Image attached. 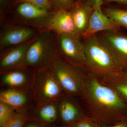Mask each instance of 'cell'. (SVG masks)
Wrapping results in <instances>:
<instances>
[{"instance_id":"obj_26","label":"cell","mask_w":127,"mask_h":127,"mask_svg":"<svg viewBox=\"0 0 127 127\" xmlns=\"http://www.w3.org/2000/svg\"><path fill=\"white\" fill-rule=\"evenodd\" d=\"M87 3L92 7L96 3L102 4V0H88Z\"/></svg>"},{"instance_id":"obj_18","label":"cell","mask_w":127,"mask_h":127,"mask_svg":"<svg viewBox=\"0 0 127 127\" xmlns=\"http://www.w3.org/2000/svg\"><path fill=\"white\" fill-rule=\"evenodd\" d=\"M54 102L39 104L40 107L38 111L39 117L42 121L47 123H52L56 119L58 109Z\"/></svg>"},{"instance_id":"obj_25","label":"cell","mask_w":127,"mask_h":127,"mask_svg":"<svg viewBox=\"0 0 127 127\" xmlns=\"http://www.w3.org/2000/svg\"><path fill=\"white\" fill-rule=\"evenodd\" d=\"M101 127H127V120H124L114 125L102 126Z\"/></svg>"},{"instance_id":"obj_30","label":"cell","mask_w":127,"mask_h":127,"mask_svg":"<svg viewBox=\"0 0 127 127\" xmlns=\"http://www.w3.org/2000/svg\"><path fill=\"white\" fill-rule=\"evenodd\" d=\"M73 127V126H72V125H71V126H67V127Z\"/></svg>"},{"instance_id":"obj_24","label":"cell","mask_w":127,"mask_h":127,"mask_svg":"<svg viewBox=\"0 0 127 127\" xmlns=\"http://www.w3.org/2000/svg\"><path fill=\"white\" fill-rule=\"evenodd\" d=\"M24 2L31 3L49 10L52 7L50 0H15L14 3L17 4Z\"/></svg>"},{"instance_id":"obj_27","label":"cell","mask_w":127,"mask_h":127,"mask_svg":"<svg viewBox=\"0 0 127 127\" xmlns=\"http://www.w3.org/2000/svg\"><path fill=\"white\" fill-rule=\"evenodd\" d=\"M11 0H0L1 7L4 8L10 3Z\"/></svg>"},{"instance_id":"obj_28","label":"cell","mask_w":127,"mask_h":127,"mask_svg":"<svg viewBox=\"0 0 127 127\" xmlns=\"http://www.w3.org/2000/svg\"><path fill=\"white\" fill-rule=\"evenodd\" d=\"M107 2H117L123 3V4H127V0H105Z\"/></svg>"},{"instance_id":"obj_17","label":"cell","mask_w":127,"mask_h":127,"mask_svg":"<svg viewBox=\"0 0 127 127\" xmlns=\"http://www.w3.org/2000/svg\"><path fill=\"white\" fill-rule=\"evenodd\" d=\"M27 96L16 89H8L0 93V101L14 108H21L27 103Z\"/></svg>"},{"instance_id":"obj_22","label":"cell","mask_w":127,"mask_h":127,"mask_svg":"<svg viewBox=\"0 0 127 127\" xmlns=\"http://www.w3.org/2000/svg\"><path fill=\"white\" fill-rule=\"evenodd\" d=\"M72 126L73 127H101L97 121L88 116L74 123Z\"/></svg>"},{"instance_id":"obj_13","label":"cell","mask_w":127,"mask_h":127,"mask_svg":"<svg viewBox=\"0 0 127 127\" xmlns=\"http://www.w3.org/2000/svg\"><path fill=\"white\" fill-rule=\"evenodd\" d=\"M93 11V7L82 2L75 3L70 11L76 32L81 36L86 30Z\"/></svg>"},{"instance_id":"obj_1","label":"cell","mask_w":127,"mask_h":127,"mask_svg":"<svg viewBox=\"0 0 127 127\" xmlns=\"http://www.w3.org/2000/svg\"><path fill=\"white\" fill-rule=\"evenodd\" d=\"M79 97L87 115L96 119L101 127L127 120L124 113L127 106L123 99L113 89L88 71Z\"/></svg>"},{"instance_id":"obj_16","label":"cell","mask_w":127,"mask_h":127,"mask_svg":"<svg viewBox=\"0 0 127 127\" xmlns=\"http://www.w3.org/2000/svg\"><path fill=\"white\" fill-rule=\"evenodd\" d=\"M26 68H20L9 71L5 73L1 78V82L5 86L11 87H22L26 85L28 76Z\"/></svg>"},{"instance_id":"obj_7","label":"cell","mask_w":127,"mask_h":127,"mask_svg":"<svg viewBox=\"0 0 127 127\" xmlns=\"http://www.w3.org/2000/svg\"><path fill=\"white\" fill-rule=\"evenodd\" d=\"M40 31V30L27 26L6 25L1 32L0 51L27 42L35 37Z\"/></svg>"},{"instance_id":"obj_2","label":"cell","mask_w":127,"mask_h":127,"mask_svg":"<svg viewBox=\"0 0 127 127\" xmlns=\"http://www.w3.org/2000/svg\"><path fill=\"white\" fill-rule=\"evenodd\" d=\"M84 39L85 67L88 72L100 79L123 71L96 34Z\"/></svg>"},{"instance_id":"obj_21","label":"cell","mask_w":127,"mask_h":127,"mask_svg":"<svg viewBox=\"0 0 127 127\" xmlns=\"http://www.w3.org/2000/svg\"><path fill=\"white\" fill-rule=\"evenodd\" d=\"M52 7L56 10H64L70 11L75 3L73 0H50Z\"/></svg>"},{"instance_id":"obj_29","label":"cell","mask_w":127,"mask_h":127,"mask_svg":"<svg viewBox=\"0 0 127 127\" xmlns=\"http://www.w3.org/2000/svg\"><path fill=\"white\" fill-rule=\"evenodd\" d=\"M27 127H39L37 125H35V124H31L28 125Z\"/></svg>"},{"instance_id":"obj_11","label":"cell","mask_w":127,"mask_h":127,"mask_svg":"<svg viewBox=\"0 0 127 127\" xmlns=\"http://www.w3.org/2000/svg\"><path fill=\"white\" fill-rule=\"evenodd\" d=\"M101 5L96 3L92 6L93 11L88 26L82 36L83 39L90 37L101 32H118L119 31L120 27L103 12Z\"/></svg>"},{"instance_id":"obj_5","label":"cell","mask_w":127,"mask_h":127,"mask_svg":"<svg viewBox=\"0 0 127 127\" xmlns=\"http://www.w3.org/2000/svg\"><path fill=\"white\" fill-rule=\"evenodd\" d=\"M32 85L35 99L39 104L55 102L65 92L49 66L34 71Z\"/></svg>"},{"instance_id":"obj_10","label":"cell","mask_w":127,"mask_h":127,"mask_svg":"<svg viewBox=\"0 0 127 127\" xmlns=\"http://www.w3.org/2000/svg\"><path fill=\"white\" fill-rule=\"evenodd\" d=\"M36 36L25 43L7 48L1 51L0 68L1 72L21 68L28 49Z\"/></svg>"},{"instance_id":"obj_12","label":"cell","mask_w":127,"mask_h":127,"mask_svg":"<svg viewBox=\"0 0 127 127\" xmlns=\"http://www.w3.org/2000/svg\"><path fill=\"white\" fill-rule=\"evenodd\" d=\"M56 35L76 32L70 11L64 10L52 12L45 28Z\"/></svg>"},{"instance_id":"obj_6","label":"cell","mask_w":127,"mask_h":127,"mask_svg":"<svg viewBox=\"0 0 127 127\" xmlns=\"http://www.w3.org/2000/svg\"><path fill=\"white\" fill-rule=\"evenodd\" d=\"M59 51L67 61L77 66L85 67L86 63L83 42L76 32L56 35Z\"/></svg>"},{"instance_id":"obj_14","label":"cell","mask_w":127,"mask_h":127,"mask_svg":"<svg viewBox=\"0 0 127 127\" xmlns=\"http://www.w3.org/2000/svg\"><path fill=\"white\" fill-rule=\"evenodd\" d=\"M59 111L62 120L65 123L74 124L88 116L76 103L68 99L62 100Z\"/></svg>"},{"instance_id":"obj_8","label":"cell","mask_w":127,"mask_h":127,"mask_svg":"<svg viewBox=\"0 0 127 127\" xmlns=\"http://www.w3.org/2000/svg\"><path fill=\"white\" fill-rule=\"evenodd\" d=\"M97 36L109 50L121 70L127 67V37L118 32L111 31L103 32Z\"/></svg>"},{"instance_id":"obj_4","label":"cell","mask_w":127,"mask_h":127,"mask_svg":"<svg viewBox=\"0 0 127 127\" xmlns=\"http://www.w3.org/2000/svg\"><path fill=\"white\" fill-rule=\"evenodd\" d=\"M49 66L65 93L71 96L80 97L86 79L87 72L85 67L73 65L59 53Z\"/></svg>"},{"instance_id":"obj_23","label":"cell","mask_w":127,"mask_h":127,"mask_svg":"<svg viewBox=\"0 0 127 127\" xmlns=\"http://www.w3.org/2000/svg\"><path fill=\"white\" fill-rule=\"evenodd\" d=\"M27 119L26 113H21L16 114L5 127H22L27 121Z\"/></svg>"},{"instance_id":"obj_9","label":"cell","mask_w":127,"mask_h":127,"mask_svg":"<svg viewBox=\"0 0 127 127\" xmlns=\"http://www.w3.org/2000/svg\"><path fill=\"white\" fill-rule=\"evenodd\" d=\"M17 4L16 12L23 23L40 31L45 28L52 12L28 2Z\"/></svg>"},{"instance_id":"obj_19","label":"cell","mask_w":127,"mask_h":127,"mask_svg":"<svg viewBox=\"0 0 127 127\" xmlns=\"http://www.w3.org/2000/svg\"><path fill=\"white\" fill-rule=\"evenodd\" d=\"M106 15L119 27L127 28V11L116 8H108Z\"/></svg>"},{"instance_id":"obj_15","label":"cell","mask_w":127,"mask_h":127,"mask_svg":"<svg viewBox=\"0 0 127 127\" xmlns=\"http://www.w3.org/2000/svg\"><path fill=\"white\" fill-rule=\"evenodd\" d=\"M102 83L116 91L121 97L127 100V74L123 71L99 79Z\"/></svg>"},{"instance_id":"obj_20","label":"cell","mask_w":127,"mask_h":127,"mask_svg":"<svg viewBox=\"0 0 127 127\" xmlns=\"http://www.w3.org/2000/svg\"><path fill=\"white\" fill-rule=\"evenodd\" d=\"M14 108L9 105L0 102V126L5 127L14 118L15 114Z\"/></svg>"},{"instance_id":"obj_3","label":"cell","mask_w":127,"mask_h":127,"mask_svg":"<svg viewBox=\"0 0 127 127\" xmlns=\"http://www.w3.org/2000/svg\"><path fill=\"white\" fill-rule=\"evenodd\" d=\"M59 53L56 35L44 28L40 31L28 48L21 68L34 71L47 67Z\"/></svg>"}]
</instances>
